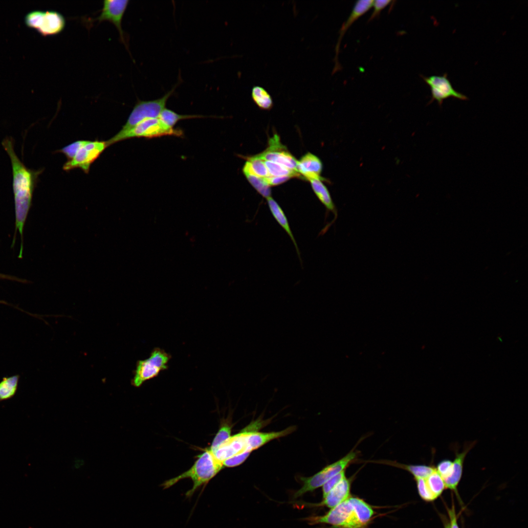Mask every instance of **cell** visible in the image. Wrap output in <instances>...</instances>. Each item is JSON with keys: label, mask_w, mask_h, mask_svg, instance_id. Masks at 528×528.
Returning <instances> with one entry per match:
<instances>
[{"label": "cell", "mask_w": 528, "mask_h": 528, "mask_svg": "<svg viewBox=\"0 0 528 528\" xmlns=\"http://www.w3.org/2000/svg\"><path fill=\"white\" fill-rule=\"evenodd\" d=\"M9 155L13 174V190L14 195L16 231L18 229L22 237L24 223L31 205L33 193L44 170L27 168L20 160L14 150V140L6 137L1 142Z\"/></svg>", "instance_id": "1"}, {"label": "cell", "mask_w": 528, "mask_h": 528, "mask_svg": "<svg viewBox=\"0 0 528 528\" xmlns=\"http://www.w3.org/2000/svg\"><path fill=\"white\" fill-rule=\"evenodd\" d=\"M374 511L363 500L351 496L322 516L305 518L308 524H327L330 528H366L372 520Z\"/></svg>", "instance_id": "2"}, {"label": "cell", "mask_w": 528, "mask_h": 528, "mask_svg": "<svg viewBox=\"0 0 528 528\" xmlns=\"http://www.w3.org/2000/svg\"><path fill=\"white\" fill-rule=\"evenodd\" d=\"M223 467L222 462L216 458L210 448H207L198 456L189 470L166 481L161 486L163 489H167L182 479H190L193 483V486L185 494L187 498H190L199 487L205 485Z\"/></svg>", "instance_id": "3"}, {"label": "cell", "mask_w": 528, "mask_h": 528, "mask_svg": "<svg viewBox=\"0 0 528 528\" xmlns=\"http://www.w3.org/2000/svg\"><path fill=\"white\" fill-rule=\"evenodd\" d=\"M164 135L181 136L183 135V132L180 129H176L168 127L159 118H147L125 132H118L107 141L106 143L108 147L112 144L128 138L133 137L150 138Z\"/></svg>", "instance_id": "4"}, {"label": "cell", "mask_w": 528, "mask_h": 528, "mask_svg": "<svg viewBox=\"0 0 528 528\" xmlns=\"http://www.w3.org/2000/svg\"><path fill=\"white\" fill-rule=\"evenodd\" d=\"M358 453L356 451L351 450L344 457L337 461L326 466L319 472L309 477L300 478L303 486L293 495L296 499L307 492L312 491L322 486L327 481L342 471L345 470L357 459Z\"/></svg>", "instance_id": "5"}, {"label": "cell", "mask_w": 528, "mask_h": 528, "mask_svg": "<svg viewBox=\"0 0 528 528\" xmlns=\"http://www.w3.org/2000/svg\"><path fill=\"white\" fill-rule=\"evenodd\" d=\"M171 358L164 350L154 348L149 357L137 362L132 381V385L139 387L145 381L156 377L160 372L167 370Z\"/></svg>", "instance_id": "6"}, {"label": "cell", "mask_w": 528, "mask_h": 528, "mask_svg": "<svg viewBox=\"0 0 528 528\" xmlns=\"http://www.w3.org/2000/svg\"><path fill=\"white\" fill-rule=\"evenodd\" d=\"M180 82L178 81L170 90L161 98L150 101H138L131 112L126 124L119 132H124L129 130L144 119L158 118L161 112L165 108L167 100L173 94Z\"/></svg>", "instance_id": "7"}, {"label": "cell", "mask_w": 528, "mask_h": 528, "mask_svg": "<svg viewBox=\"0 0 528 528\" xmlns=\"http://www.w3.org/2000/svg\"><path fill=\"white\" fill-rule=\"evenodd\" d=\"M263 422L257 420L251 422L239 433L231 437L221 444L213 452L216 458L222 462L237 454L246 451H250L247 444V436L253 430H259L263 426Z\"/></svg>", "instance_id": "8"}, {"label": "cell", "mask_w": 528, "mask_h": 528, "mask_svg": "<svg viewBox=\"0 0 528 528\" xmlns=\"http://www.w3.org/2000/svg\"><path fill=\"white\" fill-rule=\"evenodd\" d=\"M107 147L106 141L85 140L74 157L65 163L63 169L69 171L80 168L88 173L91 164Z\"/></svg>", "instance_id": "9"}, {"label": "cell", "mask_w": 528, "mask_h": 528, "mask_svg": "<svg viewBox=\"0 0 528 528\" xmlns=\"http://www.w3.org/2000/svg\"><path fill=\"white\" fill-rule=\"evenodd\" d=\"M422 77L431 89V102L436 100L440 106L445 99L450 97L461 100H468L467 96L453 88L446 73L442 76L432 75Z\"/></svg>", "instance_id": "10"}, {"label": "cell", "mask_w": 528, "mask_h": 528, "mask_svg": "<svg viewBox=\"0 0 528 528\" xmlns=\"http://www.w3.org/2000/svg\"><path fill=\"white\" fill-rule=\"evenodd\" d=\"M256 155L263 160L277 163L290 170L298 172V161L282 144L279 137L276 134L269 139L267 149Z\"/></svg>", "instance_id": "11"}, {"label": "cell", "mask_w": 528, "mask_h": 528, "mask_svg": "<svg viewBox=\"0 0 528 528\" xmlns=\"http://www.w3.org/2000/svg\"><path fill=\"white\" fill-rule=\"evenodd\" d=\"M129 1L128 0H105L100 15L96 18L99 22L109 21L117 28L123 41H124L121 22Z\"/></svg>", "instance_id": "12"}, {"label": "cell", "mask_w": 528, "mask_h": 528, "mask_svg": "<svg viewBox=\"0 0 528 528\" xmlns=\"http://www.w3.org/2000/svg\"><path fill=\"white\" fill-rule=\"evenodd\" d=\"M476 443V441L466 442L462 452H460L458 449L453 447L455 459L453 461L451 474L448 477L443 480L445 488L457 491V486L462 476L465 457Z\"/></svg>", "instance_id": "13"}, {"label": "cell", "mask_w": 528, "mask_h": 528, "mask_svg": "<svg viewBox=\"0 0 528 528\" xmlns=\"http://www.w3.org/2000/svg\"><path fill=\"white\" fill-rule=\"evenodd\" d=\"M351 480L345 476L342 480L336 484L328 494L323 498V501L316 504H308V506H325L332 508L343 502L346 501L351 497Z\"/></svg>", "instance_id": "14"}, {"label": "cell", "mask_w": 528, "mask_h": 528, "mask_svg": "<svg viewBox=\"0 0 528 528\" xmlns=\"http://www.w3.org/2000/svg\"><path fill=\"white\" fill-rule=\"evenodd\" d=\"M373 0H361L357 1L346 21L343 23L339 31V36L336 46L335 66L334 71L340 69V65L337 60L341 41L349 27L360 17L365 14L373 6Z\"/></svg>", "instance_id": "15"}, {"label": "cell", "mask_w": 528, "mask_h": 528, "mask_svg": "<svg viewBox=\"0 0 528 528\" xmlns=\"http://www.w3.org/2000/svg\"><path fill=\"white\" fill-rule=\"evenodd\" d=\"M66 20L64 17L56 11H44L41 24L37 31L43 36L57 35L65 28Z\"/></svg>", "instance_id": "16"}, {"label": "cell", "mask_w": 528, "mask_h": 528, "mask_svg": "<svg viewBox=\"0 0 528 528\" xmlns=\"http://www.w3.org/2000/svg\"><path fill=\"white\" fill-rule=\"evenodd\" d=\"M323 168L321 160L316 155L308 153L298 161L297 169L298 173L308 180L317 179L323 180L321 176Z\"/></svg>", "instance_id": "17"}, {"label": "cell", "mask_w": 528, "mask_h": 528, "mask_svg": "<svg viewBox=\"0 0 528 528\" xmlns=\"http://www.w3.org/2000/svg\"><path fill=\"white\" fill-rule=\"evenodd\" d=\"M309 181L310 182L312 188L319 200L324 205L327 210L329 212H331L334 216L333 220L322 230V232L324 234L336 220L338 216L337 210L329 191L322 183V180L317 179H312L309 180Z\"/></svg>", "instance_id": "18"}, {"label": "cell", "mask_w": 528, "mask_h": 528, "mask_svg": "<svg viewBox=\"0 0 528 528\" xmlns=\"http://www.w3.org/2000/svg\"><path fill=\"white\" fill-rule=\"evenodd\" d=\"M293 430L294 427H290L278 432H260L258 430L251 431L247 436L248 449L251 451L256 450L273 440L290 434Z\"/></svg>", "instance_id": "19"}, {"label": "cell", "mask_w": 528, "mask_h": 528, "mask_svg": "<svg viewBox=\"0 0 528 528\" xmlns=\"http://www.w3.org/2000/svg\"><path fill=\"white\" fill-rule=\"evenodd\" d=\"M269 210L275 220L286 232L293 242L297 253L301 261L299 250L295 238L290 229L287 219L278 203L271 197L266 198Z\"/></svg>", "instance_id": "20"}, {"label": "cell", "mask_w": 528, "mask_h": 528, "mask_svg": "<svg viewBox=\"0 0 528 528\" xmlns=\"http://www.w3.org/2000/svg\"><path fill=\"white\" fill-rule=\"evenodd\" d=\"M375 462L391 465L404 469L410 473L415 478L426 479L436 469L434 465L405 464L390 461H375Z\"/></svg>", "instance_id": "21"}, {"label": "cell", "mask_w": 528, "mask_h": 528, "mask_svg": "<svg viewBox=\"0 0 528 528\" xmlns=\"http://www.w3.org/2000/svg\"><path fill=\"white\" fill-rule=\"evenodd\" d=\"M242 171L250 172L264 178L270 176L264 161L256 155L247 158Z\"/></svg>", "instance_id": "22"}, {"label": "cell", "mask_w": 528, "mask_h": 528, "mask_svg": "<svg viewBox=\"0 0 528 528\" xmlns=\"http://www.w3.org/2000/svg\"><path fill=\"white\" fill-rule=\"evenodd\" d=\"M251 97L254 103L262 110H269L273 105L269 93L260 86H254L251 89Z\"/></svg>", "instance_id": "23"}, {"label": "cell", "mask_w": 528, "mask_h": 528, "mask_svg": "<svg viewBox=\"0 0 528 528\" xmlns=\"http://www.w3.org/2000/svg\"><path fill=\"white\" fill-rule=\"evenodd\" d=\"M19 376L18 375L4 377L0 382V401L12 398L16 393Z\"/></svg>", "instance_id": "24"}, {"label": "cell", "mask_w": 528, "mask_h": 528, "mask_svg": "<svg viewBox=\"0 0 528 528\" xmlns=\"http://www.w3.org/2000/svg\"><path fill=\"white\" fill-rule=\"evenodd\" d=\"M199 115H182L166 108L164 109L160 113L159 119L169 127H173L180 120L203 117Z\"/></svg>", "instance_id": "25"}, {"label": "cell", "mask_w": 528, "mask_h": 528, "mask_svg": "<svg viewBox=\"0 0 528 528\" xmlns=\"http://www.w3.org/2000/svg\"><path fill=\"white\" fill-rule=\"evenodd\" d=\"M248 181L263 197L267 198L271 197V189L265 178L259 177L250 172H243Z\"/></svg>", "instance_id": "26"}, {"label": "cell", "mask_w": 528, "mask_h": 528, "mask_svg": "<svg viewBox=\"0 0 528 528\" xmlns=\"http://www.w3.org/2000/svg\"><path fill=\"white\" fill-rule=\"evenodd\" d=\"M425 480L429 489L437 498L445 488L444 480L436 469Z\"/></svg>", "instance_id": "27"}, {"label": "cell", "mask_w": 528, "mask_h": 528, "mask_svg": "<svg viewBox=\"0 0 528 528\" xmlns=\"http://www.w3.org/2000/svg\"><path fill=\"white\" fill-rule=\"evenodd\" d=\"M264 161L270 176H290L293 177L300 176L298 172L290 170L280 164L270 161Z\"/></svg>", "instance_id": "28"}, {"label": "cell", "mask_w": 528, "mask_h": 528, "mask_svg": "<svg viewBox=\"0 0 528 528\" xmlns=\"http://www.w3.org/2000/svg\"><path fill=\"white\" fill-rule=\"evenodd\" d=\"M231 429L232 426L227 423L224 424L221 426L209 448L212 452L231 437Z\"/></svg>", "instance_id": "29"}, {"label": "cell", "mask_w": 528, "mask_h": 528, "mask_svg": "<svg viewBox=\"0 0 528 528\" xmlns=\"http://www.w3.org/2000/svg\"><path fill=\"white\" fill-rule=\"evenodd\" d=\"M44 13L38 10L29 12L24 17L25 24L29 28L37 30L41 24Z\"/></svg>", "instance_id": "30"}, {"label": "cell", "mask_w": 528, "mask_h": 528, "mask_svg": "<svg viewBox=\"0 0 528 528\" xmlns=\"http://www.w3.org/2000/svg\"><path fill=\"white\" fill-rule=\"evenodd\" d=\"M418 494L421 498L426 501H432L437 497L429 489L425 479L415 478Z\"/></svg>", "instance_id": "31"}, {"label": "cell", "mask_w": 528, "mask_h": 528, "mask_svg": "<svg viewBox=\"0 0 528 528\" xmlns=\"http://www.w3.org/2000/svg\"><path fill=\"white\" fill-rule=\"evenodd\" d=\"M251 452L246 451L227 459L222 462L223 466L232 467L240 465L246 460Z\"/></svg>", "instance_id": "32"}, {"label": "cell", "mask_w": 528, "mask_h": 528, "mask_svg": "<svg viewBox=\"0 0 528 528\" xmlns=\"http://www.w3.org/2000/svg\"><path fill=\"white\" fill-rule=\"evenodd\" d=\"M453 461L449 459H443L440 461L436 467L438 473L444 480L448 477L452 473Z\"/></svg>", "instance_id": "33"}, {"label": "cell", "mask_w": 528, "mask_h": 528, "mask_svg": "<svg viewBox=\"0 0 528 528\" xmlns=\"http://www.w3.org/2000/svg\"><path fill=\"white\" fill-rule=\"evenodd\" d=\"M346 476L345 470L342 471L336 475L331 477L322 486L323 497L324 498L327 494L342 479Z\"/></svg>", "instance_id": "34"}, {"label": "cell", "mask_w": 528, "mask_h": 528, "mask_svg": "<svg viewBox=\"0 0 528 528\" xmlns=\"http://www.w3.org/2000/svg\"><path fill=\"white\" fill-rule=\"evenodd\" d=\"M85 140H78L65 146L58 152L64 154L68 160H71L75 156L78 150L84 144Z\"/></svg>", "instance_id": "35"}, {"label": "cell", "mask_w": 528, "mask_h": 528, "mask_svg": "<svg viewBox=\"0 0 528 528\" xmlns=\"http://www.w3.org/2000/svg\"><path fill=\"white\" fill-rule=\"evenodd\" d=\"M392 2L390 0H374L373 6L374 9L369 21H372L378 16L381 11Z\"/></svg>", "instance_id": "36"}, {"label": "cell", "mask_w": 528, "mask_h": 528, "mask_svg": "<svg viewBox=\"0 0 528 528\" xmlns=\"http://www.w3.org/2000/svg\"><path fill=\"white\" fill-rule=\"evenodd\" d=\"M290 176H270L265 178L269 186L281 184L291 178Z\"/></svg>", "instance_id": "37"}, {"label": "cell", "mask_w": 528, "mask_h": 528, "mask_svg": "<svg viewBox=\"0 0 528 528\" xmlns=\"http://www.w3.org/2000/svg\"><path fill=\"white\" fill-rule=\"evenodd\" d=\"M448 513L451 519V524L450 525V528H459L457 523L456 516L455 514V509L453 506L452 509L449 510Z\"/></svg>", "instance_id": "38"}, {"label": "cell", "mask_w": 528, "mask_h": 528, "mask_svg": "<svg viewBox=\"0 0 528 528\" xmlns=\"http://www.w3.org/2000/svg\"><path fill=\"white\" fill-rule=\"evenodd\" d=\"M9 276L0 274V278H8Z\"/></svg>", "instance_id": "39"}, {"label": "cell", "mask_w": 528, "mask_h": 528, "mask_svg": "<svg viewBox=\"0 0 528 528\" xmlns=\"http://www.w3.org/2000/svg\"><path fill=\"white\" fill-rule=\"evenodd\" d=\"M445 528H450V525H448L447 526H446Z\"/></svg>", "instance_id": "40"}]
</instances>
